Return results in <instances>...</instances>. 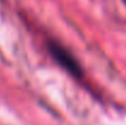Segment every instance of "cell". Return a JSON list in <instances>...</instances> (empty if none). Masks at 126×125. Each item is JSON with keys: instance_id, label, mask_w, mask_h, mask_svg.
Listing matches in <instances>:
<instances>
[{"instance_id": "obj_1", "label": "cell", "mask_w": 126, "mask_h": 125, "mask_svg": "<svg viewBox=\"0 0 126 125\" xmlns=\"http://www.w3.org/2000/svg\"><path fill=\"white\" fill-rule=\"evenodd\" d=\"M48 49H49L50 55L63 69H65L67 72H70L74 76H77V77L82 76L83 71L80 63L66 48H64L56 42H49Z\"/></svg>"}]
</instances>
